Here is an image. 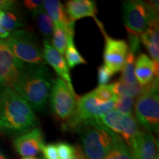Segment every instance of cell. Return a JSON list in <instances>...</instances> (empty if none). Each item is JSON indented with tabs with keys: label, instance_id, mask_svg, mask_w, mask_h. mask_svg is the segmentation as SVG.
Masks as SVG:
<instances>
[{
	"label": "cell",
	"instance_id": "cell-8",
	"mask_svg": "<svg viewBox=\"0 0 159 159\" xmlns=\"http://www.w3.org/2000/svg\"><path fill=\"white\" fill-rule=\"evenodd\" d=\"M98 119L109 130L122 138L129 147L141 130L136 119L116 110L108 112Z\"/></svg>",
	"mask_w": 159,
	"mask_h": 159
},
{
	"label": "cell",
	"instance_id": "cell-25",
	"mask_svg": "<svg viewBox=\"0 0 159 159\" xmlns=\"http://www.w3.org/2000/svg\"><path fill=\"white\" fill-rule=\"evenodd\" d=\"M90 93L95 98L103 102L116 100L117 97H118L113 91L111 84L100 85V86H98L97 89L91 91Z\"/></svg>",
	"mask_w": 159,
	"mask_h": 159
},
{
	"label": "cell",
	"instance_id": "cell-34",
	"mask_svg": "<svg viewBox=\"0 0 159 159\" xmlns=\"http://www.w3.org/2000/svg\"><path fill=\"white\" fill-rule=\"evenodd\" d=\"M0 159H7V158H6L5 157V156H4V155H3L2 156H1V157H0Z\"/></svg>",
	"mask_w": 159,
	"mask_h": 159
},
{
	"label": "cell",
	"instance_id": "cell-7",
	"mask_svg": "<svg viewBox=\"0 0 159 159\" xmlns=\"http://www.w3.org/2000/svg\"><path fill=\"white\" fill-rule=\"evenodd\" d=\"M50 108L53 114L65 123L74 114L77 96L61 78L54 80L49 94Z\"/></svg>",
	"mask_w": 159,
	"mask_h": 159
},
{
	"label": "cell",
	"instance_id": "cell-27",
	"mask_svg": "<svg viewBox=\"0 0 159 159\" xmlns=\"http://www.w3.org/2000/svg\"><path fill=\"white\" fill-rule=\"evenodd\" d=\"M59 159H69L75 156L76 147L66 142H59L56 144Z\"/></svg>",
	"mask_w": 159,
	"mask_h": 159
},
{
	"label": "cell",
	"instance_id": "cell-16",
	"mask_svg": "<svg viewBox=\"0 0 159 159\" xmlns=\"http://www.w3.org/2000/svg\"><path fill=\"white\" fill-rule=\"evenodd\" d=\"M141 40L152 57L153 63L159 64L158 19L150 24L147 30L141 35Z\"/></svg>",
	"mask_w": 159,
	"mask_h": 159
},
{
	"label": "cell",
	"instance_id": "cell-35",
	"mask_svg": "<svg viewBox=\"0 0 159 159\" xmlns=\"http://www.w3.org/2000/svg\"><path fill=\"white\" fill-rule=\"evenodd\" d=\"M3 156V153H2V152L1 149H0V157H1V156Z\"/></svg>",
	"mask_w": 159,
	"mask_h": 159
},
{
	"label": "cell",
	"instance_id": "cell-23",
	"mask_svg": "<svg viewBox=\"0 0 159 159\" xmlns=\"http://www.w3.org/2000/svg\"><path fill=\"white\" fill-rule=\"evenodd\" d=\"M33 15L36 20L38 27L41 34L47 39L51 38L54 30V24L44 10H41Z\"/></svg>",
	"mask_w": 159,
	"mask_h": 159
},
{
	"label": "cell",
	"instance_id": "cell-28",
	"mask_svg": "<svg viewBox=\"0 0 159 159\" xmlns=\"http://www.w3.org/2000/svg\"><path fill=\"white\" fill-rule=\"evenodd\" d=\"M128 32V38H129V44H128V52L133 53L136 55L137 53L140 49V41L141 38L139 35L136 33Z\"/></svg>",
	"mask_w": 159,
	"mask_h": 159
},
{
	"label": "cell",
	"instance_id": "cell-24",
	"mask_svg": "<svg viewBox=\"0 0 159 159\" xmlns=\"http://www.w3.org/2000/svg\"><path fill=\"white\" fill-rule=\"evenodd\" d=\"M0 24L2 28L8 33L16 30L25 25V23L21 21L13 12L2 10H0Z\"/></svg>",
	"mask_w": 159,
	"mask_h": 159
},
{
	"label": "cell",
	"instance_id": "cell-19",
	"mask_svg": "<svg viewBox=\"0 0 159 159\" xmlns=\"http://www.w3.org/2000/svg\"><path fill=\"white\" fill-rule=\"evenodd\" d=\"M150 83V84H151ZM150 84L146 86H142L139 83L136 84H127L119 80L111 84L113 91L117 97L126 96L130 97H137L141 96L148 90Z\"/></svg>",
	"mask_w": 159,
	"mask_h": 159
},
{
	"label": "cell",
	"instance_id": "cell-11",
	"mask_svg": "<svg viewBox=\"0 0 159 159\" xmlns=\"http://www.w3.org/2000/svg\"><path fill=\"white\" fill-rule=\"evenodd\" d=\"M44 145V136L41 128H35L20 135L13 141L16 152L24 158L33 157L41 152Z\"/></svg>",
	"mask_w": 159,
	"mask_h": 159
},
{
	"label": "cell",
	"instance_id": "cell-2",
	"mask_svg": "<svg viewBox=\"0 0 159 159\" xmlns=\"http://www.w3.org/2000/svg\"><path fill=\"white\" fill-rule=\"evenodd\" d=\"M53 81L52 75L46 66H27L12 89L33 110L43 112L46 110Z\"/></svg>",
	"mask_w": 159,
	"mask_h": 159
},
{
	"label": "cell",
	"instance_id": "cell-17",
	"mask_svg": "<svg viewBox=\"0 0 159 159\" xmlns=\"http://www.w3.org/2000/svg\"><path fill=\"white\" fill-rule=\"evenodd\" d=\"M70 35H75V22L68 25H55L52 44L61 55L65 54L67 42Z\"/></svg>",
	"mask_w": 159,
	"mask_h": 159
},
{
	"label": "cell",
	"instance_id": "cell-21",
	"mask_svg": "<svg viewBox=\"0 0 159 159\" xmlns=\"http://www.w3.org/2000/svg\"><path fill=\"white\" fill-rule=\"evenodd\" d=\"M65 60H66V61L69 69H73L76 66L87 63L86 61L79 52L75 44L74 35H70L69 37L66 48L65 51Z\"/></svg>",
	"mask_w": 159,
	"mask_h": 159
},
{
	"label": "cell",
	"instance_id": "cell-14",
	"mask_svg": "<svg viewBox=\"0 0 159 159\" xmlns=\"http://www.w3.org/2000/svg\"><path fill=\"white\" fill-rule=\"evenodd\" d=\"M134 73L139 84L146 86L158 79V64L153 63L146 54L142 53L135 61Z\"/></svg>",
	"mask_w": 159,
	"mask_h": 159
},
{
	"label": "cell",
	"instance_id": "cell-29",
	"mask_svg": "<svg viewBox=\"0 0 159 159\" xmlns=\"http://www.w3.org/2000/svg\"><path fill=\"white\" fill-rule=\"evenodd\" d=\"M113 75L104 65L100 66L98 68V85H105L108 83Z\"/></svg>",
	"mask_w": 159,
	"mask_h": 159
},
{
	"label": "cell",
	"instance_id": "cell-3",
	"mask_svg": "<svg viewBox=\"0 0 159 159\" xmlns=\"http://www.w3.org/2000/svg\"><path fill=\"white\" fill-rule=\"evenodd\" d=\"M75 130L80 135L82 151L85 159H105L119 137L98 119L83 120Z\"/></svg>",
	"mask_w": 159,
	"mask_h": 159
},
{
	"label": "cell",
	"instance_id": "cell-18",
	"mask_svg": "<svg viewBox=\"0 0 159 159\" xmlns=\"http://www.w3.org/2000/svg\"><path fill=\"white\" fill-rule=\"evenodd\" d=\"M45 12L49 16L55 25H68L72 22L69 20L66 13L64 6L57 0H45L43 1Z\"/></svg>",
	"mask_w": 159,
	"mask_h": 159
},
{
	"label": "cell",
	"instance_id": "cell-36",
	"mask_svg": "<svg viewBox=\"0 0 159 159\" xmlns=\"http://www.w3.org/2000/svg\"><path fill=\"white\" fill-rule=\"evenodd\" d=\"M1 41H2V40H1V39H0V42H1Z\"/></svg>",
	"mask_w": 159,
	"mask_h": 159
},
{
	"label": "cell",
	"instance_id": "cell-30",
	"mask_svg": "<svg viewBox=\"0 0 159 159\" xmlns=\"http://www.w3.org/2000/svg\"><path fill=\"white\" fill-rule=\"evenodd\" d=\"M41 151L43 152L44 159H59L56 144H48L43 145Z\"/></svg>",
	"mask_w": 159,
	"mask_h": 159
},
{
	"label": "cell",
	"instance_id": "cell-4",
	"mask_svg": "<svg viewBox=\"0 0 159 159\" xmlns=\"http://www.w3.org/2000/svg\"><path fill=\"white\" fill-rule=\"evenodd\" d=\"M158 1H125L122 4L123 21L127 30L142 35L150 24L158 19Z\"/></svg>",
	"mask_w": 159,
	"mask_h": 159
},
{
	"label": "cell",
	"instance_id": "cell-37",
	"mask_svg": "<svg viewBox=\"0 0 159 159\" xmlns=\"http://www.w3.org/2000/svg\"><path fill=\"white\" fill-rule=\"evenodd\" d=\"M41 159H44V158H41Z\"/></svg>",
	"mask_w": 159,
	"mask_h": 159
},
{
	"label": "cell",
	"instance_id": "cell-5",
	"mask_svg": "<svg viewBox=\"0 0 159 159\" xmlns=\"http://www.w3.org/2000/svg\"><path fill=\"white\" fill-rule=\"evenodd\" d=\"M5 43L13 55L29 66H46L42 50L32 33L21 30L13 32Z\"/></svg>",
	"mask_w": 159,
	"mask_h": 159
},
{
	"label": "cell",
	"instance_id": "cell-22",
	"mask_svg": "<svg viewBox=\"0 0 159 159\" xmlns=\"http://www.w3.org/2000/svg\"><path fill=\"white\" fill-rule=\"evenodd\" d=\"M135 61H136V55L128 52L126 61L122 69V76L119 80L127 84L133 85L138 83L134 73Z\"/></svg>",
	"mask_w": 159,
	"mask_h": 159
},
{
	"label": "cell",
	"instance_id": "cell-1",
	"mask_svg": "<svg viewBox=\"0 0 159 159\" xmlns=\"http://www.w3.org/2000/svg\"><path fill=\"white\" fill-rule=\"evenodd\" d=\"M39 119L28 103L12 88L0 91V132L20 136L36 128Z\"/></svg>",
	"mask_w": 159,
	"mask_h": 159
},
{
	"label": "cell",
	"instance_id": "cell-15",
	"mask_svg": "<svg viewBox=\"0 0 159 159\" xmlns=\"http://www.w3.org/2000/svg\"><path fill=\"white\" fill-rule=\"evenodd\" d=\"M65 11L72 22L85 17H93L97 20V5L92 0H70L66 3Z\"/></svg>",
	"mask_w": 159,
	"mask_h": 159
},
{
	"label": "cell",
	"instance_id": "cell-6",
	"mask_svg": "<svg viewBox=\"0 0 159 159\" xmlns=\"http://www.w3.org/2000/svg\"><path fill=\"white\" fill-rule=\"evenodd\" d=\"M135 116L144 130L158 133L159 129L158 79L150 84L146 92L139 97L135 102Z\"/></svg>",
	"mask_w": 159,
	"mask_h": 159
},
{
	"label": "cell",
	"instance_id": "cell-33",
	"mask_svg": "<svg viewBox=\"0 0 159 159\" xmlns=\"http://www.w3.org/2000/svg\"><path fill=\"white\" fill-rule=\"evenodd\" d=\"M22 159H38V158H35V157H27V158H23Z\"/></svg>",
	"mask_w": 159,
	"mask_h": 159
},
{
	"label": "cell",
	"instance_id": "cell-31",
	"mask_svg": "<svg viewBox=\"0 0 159 159\" xmlns=\"http://www.w3.org/2000/svg\"><path fill=\"white\" fill-rule=\"evenodd\" d=\"M24 6L33 12V14L43 9V1L41 0H25L24 1Z\"/></svg>",
	"mask_w": 159,
	"mask_h": 159
},
{
	"label": "cell",
	"instance_id": "cell-20",
	"mask_svg": "<svg viewBox=\"0 0 159 159\" xmlns=\"http://www.w3.org/2000/svg\"><path fill=\"white\" fill-rule=\"evenodd\" d=\"M105 159H134V157L130 147L119 136Z\"/></svg>",
	"mask_w": 159,
	"mask_h": 159
},
{
	"label": "cell",
	"instance_id": "cell-12",
	"mask_svg": "<svg viewBox=\"0 0 159 159\" xmlns=\"http://www.w3.org/2000/svg\"><path fill=\"white\" fill-rule=\"evenodd\" d=\"M134 159H158V144L152 133L141 129L131 142Z\"/></svg>",
	"mask_w": 159,
	"mask_h": 159
},
{
	"label": "cell",
	"instance_id": "cell-26",
	"mask_svg": "<svg viewBox=\"0 0 159 159\" xmlns=\"http://www.w3.org/2000/svg\"><path fill=\"white\" fill-rule=\"evenodd\" d=\"M135 104L134 98L130 97L119 96L115 102L114 108L116 111L123 114L131 116L133 114V108Z\"/></svg>",
	"mask_w": 159,
	"mask_h": 159
},
{
	"label": "cell",
	"instance_id": "cell-13",
	"mask_svg": "<svg viewBox=\"0 0 159 159\" xmlns=\"http://www.w3.org/2000/svg\"><path fill=\"white\" fill-rule=\"evenodd\" d=\"M43 49L42 52L46 63L52 67L61 79L64 80L67 83L69 89L75 93L71 83L69 69L65 58L55 49L49 39H45L43 41Z\"/></svg>",
	"mask_w": 159,
	"mask_h": 159
},
{
	"label": "cell",
	"instance_id": "cell-9",
	"mask_svg": "<svg viewBox=\"0 0 159 159\" xmlns=\"http://www.w3.org/2000/svg\"><path fill=\"white\" fill-rule=\"evenodd\" d=\"M27 66L10 50L5 41L0 42V90L13 88L20 74Z\"/></svg>",
	"mask_w": 159,
	"mask_h": 159
},
{
	"label": "cell",
	"instance_id": "cell-10",
	"mask_svg": "<svg viewBox=\"0 0 159 159\" xmlns=\"http://www.w3.org/2000/svg\"><path fill=\"white\" fill-rule=\"evenodd\" d=\"M105 38L103 52L104 66L114 75L122 70L128 53V44L126 41L111 38L105 33L104 28H101Z\"/></svg>",
	"mask_w": 159,
	"mask_h": 159
},
{
	"label": "cell",
	"instance_id": "cell-32",
	"mask_svg": "<svg viewBox=\"0 0 159 159\" xmlns=\"http://www.w3.org/2000/svg\"><path fill=\"white\" fill-rule=\"evenodd\" d=\"M10 34H11V33H8V32L5 30L2 27L1 24H0V39H7L9 37Z\"/></svg>",
	"mask_w": 159,
	"mask_h": 159
}]
</instances>
